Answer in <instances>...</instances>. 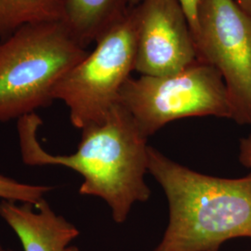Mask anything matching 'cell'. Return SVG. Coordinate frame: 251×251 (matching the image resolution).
<instances>
[{
    "mask_svg": "<svg viewBox=\"0 0 251 251\" xmlns=\"http://www.w3.org/2000/svg\"><path fill=\"white\" fill-rule=\"evenodd\" d=\"M245 11L251 14V0H235Z\"/></svg>",
    "mask_w": 251,
    "mask_h": 251,
    "instance_id": "cell-14",
    "label": "cell"
},
{
    "mask_svg": "<svg viewBox=\"0 0 251 251\" xmlns=\"http://www.w3.org/2000/svg\"><path fill=\"white\" fill-rule=\"evenodd\" d=\"M195 40L199 60L224 78L233 120L251 126V14L235 0H199Z\"/></svg>",
    "mask_w": 251,
    "mask_h": 251,
    "instance_id": "cell-6",
    "label": "cell"
},
{
    "mask_svg": "<svg viewBox=\"0 0 251 251\" xmlns=\"http://www.w3.org/2000/svg\"><path fill=\"white\" fill-rule=\"evenodd\" d=\"M130 0H63L61 22L73 39L87 49L125 18Z\"/></svg>",
    "mask_w": 251,
    "mask_h": 251,
    "instance_id": "cell-9",
    "label": "cell"
},
{
    "mask_svg": "<svg viewBox=\"0 0 251 251\" xmlns=\"http://www.w3.org/2000/svg\"><path fill=\"white\" fill-rule=\"evenodd\" d=\"M144 0H130V9L134 8L135 6L139 5ZM179 1L185 10L190 25L192 27L194 35L196 36L197 29H198V10L199 0H179Z\"/></svg>",
    "mask_w": 251,
    "mask_h": 251,
    "instance_id": "cell-12",
    "label": "cell"
},
{
    "mask_svg": "<svg viewBox=\"0 0 251 251\" xmlns=\"http://www.w3.org/2000/svg\"><path fill=\"white\" fill-rule=\"evenodd\" d=\"M0 218L17 234L25 251H79L72 242L79 230L46 201L37 205L1 200Z\"/></svg>",
    "mask_w": 251,
    "mask_h": 251,
    "instance_id": "cell-8",
    "label": "cell"
},
{
    "mask_svg": "<svg viewBox=\"0 0 251 251\" xmlns=\"http://www.w3.org/2000/svg\"><path fill=\"white\" fill-rule=\"evenodd\" d=\"M137 31L134 7L55 85L52 99L68 107L75 127L101 122L118 102L120 90L134 71Z\"/></svg>",
    "mask_w": 251,
    "mask_h": 251,
    "instance_id": "cell-5",
    "label": "cell"
},
{
    "mask_svg": "<svg viewBox=\"0 0 251 251\" xmlns=\"http://www.w3.org/2000/svg\"><path fill=\"white\" fill-rule=\"evenodd\" d=\"M63 0H0V41L20 28L61 21Z\"/></svg>",
    "mask_w": 251,
    "mask_h": 251,
    "instance_id": "cell-10",
    "label": "cell"
},
{
    "mask_svg": "<svg viewBox=\"0 0 251 251\" xmlns=\"http://www.w3.org/2000/svg\"><path fill=\"white\" fill-rule=\"evenodd\" d=\"M239 161L244 167L251 169V134L240 141Z\"/></svg>",
    "mask_w": 251,
    "mask_h": 251,
    "instance_id": "cell-13",
    "label": "cell"
},
{
    "mask_svg": "<svg viewBox=\"0 0 251 251\" xmlns=\"http://www.w3.org/2000/svg\"><path fill=\"white\" fill-rule=\"evenodd\" d=\"M138 16L134 71L166 76L199 60L195 35L179 0H144Z\"/></svg>",
    "mask_w": 251,
    "mask_h": 251,
    "instance_id": "cell-7",
    "label": "cell"
},
{
    "mask_svg": "<svg viewBox=\"0 0 251 251\" xmlns=\"http://www.w3.org/2000/svg\"><path fill=\"white\" fill-rule=\"evenodd\" d=\"M88 53L61 21L28 25L0 41V123L51 104L57 82Z\"/></svg>",
    "mask_w": 251,
    "mask_h": 251,
    "instance_id": "cell-3",
    "label": "cell"
},
{
    "mask_svg": "<svg viewBox=\"0 0 251 251\" xmlns=\"http://www.w3.org/2000/svg\"><path fill=\"white\" fill-rule=\"evenodd\" d=\"M53 189L48 185H35L21 182L0 174V198L18 203H28L37 206L46 195Z\"/></svg>",
    "mask_w": 251,
    "mask_h": 251,
    "instance_id": "cell-11",
    "label": "cell"
},
{
    "mask_svg": "<svg viewBox=\"0 0 251 251\" xmlns=\"http://www.w3.org/2000/svg\"><path fill=\"white\" fill-rule=\"evenodd\" d=\"M42 120L36 113L18 119L22 159L28 166H62L79 173L82 196L101 198L113 220L123 224L137 202H146L151 190L148 173V138L131 114L117 102L105 118L82 130L76 151L67 155L47 152L37 140Z\"/></svg>",
    "mask_w": 251,
    "mask_h": 251,
    "instance_id": "cell-1",
    "label": "cell"
},
{
    "mask_svg": "<svg viewBox=\"0 0 251 251\" xmlns=\"http://www.w3.org/2000/svg\"><path fill=\"white\" fill-rule=\"evenodd\" d=\"M148 172L161 185L170 220L153 251H219L251 238V173L237 179L209 176L148 148Z\"/></svg>",
    "mask_w": 251,
    "mask_h": 251,
    "instance_id": "cell-2",
    "label": "cell"
},
{
    "mask_svg": "<svg viewBox=\"0 0 251 251\" xmlns=\"http://www.w3.org/2000/svg\"><path fill=\"white\" fill-rule=\"evenodd\" d=\"M0 251H10V250H7V249H5L1 244H0Z\"/></svg>",
    "mask_w": 251,
    "mask_h": 251,
    "instance_id": "cell-15",
    "label": "cell"
},
{
    "mask_svg": "<svg viewBox=\"0 0 251 251\" xmlns=\"http://www.w3.org/2000/svg\"><path fill=\"white\" fill-rule=\"evenodd\" d=\"M118 102L131 114L147 138L181 118L233 119L232 103L221 73L203 61L171 75L130 76L120 90Z\"/></svg>",
    "mask_w": 251,
    "mask_h": 251,
    "instance_id": "cell-4",
    "label": "cell"
}]
</instances>
